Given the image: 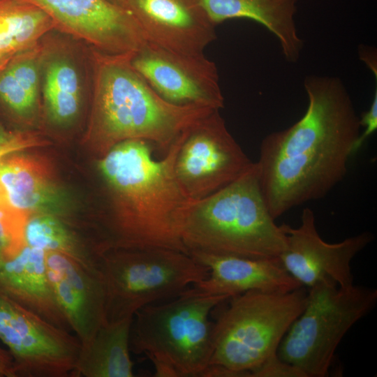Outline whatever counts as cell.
Here are the masks:
<instances>
[{
  "label": "cell",
  "instance_id": "cell-1",
  "mask_svg": "<svg viewBox=\"0 0 377 377\" xmlns=\"http://www.w3.org/2000/svg\"><path fill=\"white\" fill-rule=\"evenodd\" d=\"M305 113L291 126L265 136L256 162L272 216L325 197L343 180L360 134V117L340 78L307 76Z\"/></svg>",
  "mask_w": 377,
  "mask_h": 377
},
{
  "label": "cell",
  "instance_id": "cell-2",
  "mask_svg": "<svg viewBox=\"0 0 377 377\" xmlns=\"http://www.w3.org/2000/svg\"><path fill=\"white\" fill-rule=\"evenodd\" d=\"M152 143L131 139L103 154L98 167L108 202L105 248H165L189 255L179 232L180 221L191 201L174 172L177 138L160 160Z\"/></svg>",
  "mask_w": 377,
  "mask_h": 377
},
{
  "label": "cell",
  "instance_id": "cell-3",
  "mask_svg": "<svg viewBox=\"0 0 377 377\" xmlns=\"http://www.w3.org/2000/svg\"><path fill=\"white\" fill-rule=\"evenodd\" d=\"M134 52L92 48L89 133L104 154L126 140H147L165 152L188 126L217 110L181 107L163 100L134 68Z\"/></svg>",
  "mask_w": 377,
  "mask_h": 377
},
{
  "label": "cell",
  "instance_id": "cell-4",
  "mask_svg": "<svg viewBox=\"0 0 377 377\" xmlns=\"http://www.w3.org/2000/svg\"><path fill=\"white\" fill-rule=\"evenodd\" d=\"M179 232L188 251L249 258H279L286 235L266 205L256 163L217 191L191 200Z\"/></svg>",
  "mask_w": 377,
  "mask_h": 377
},
{
  "label": "cell",
  "instance_id": "cell-5",
  "mask_svg": "<svg viewBox=\"0 0 377 377\" xmlns=\"http://www.w3.org/2000/svg\"><path fill=\"white\" fill-rule=\"evenodd\" d=\"M307 290H250L225 300L213 323V351L203 376L240 377L277 353L302 313Z\"/></svg>",
  "mask_w": 377,
  "mask_h": 377
},
{
  "label": "cell",
  "instance_id": "cell-6",
  "mask_svg": "<svg viewBox=\"0 0 377 377\" xmlns=\"http://www.w3.org/2000/svg\"><path fill=\"white\" fill-rule=\"evenodd\" d=\"M230 297L187 288L172 301L142 307L133 316L130 351L145 354L155 376H203L213 351L209 316Z\"/></svg>",
  "mask_w": 377,
  "mask_h": 377
},
{
  "label": "cell",
  "instance_id": "cell-7",
  "mask_svg": "<svg viewBox=\"0 0 377 377\" xmlns=\"http://www.w3.org/2000/svg\"><path fill=\"white\" fill-rule=\"evenodd\" d=\"M101 272L108 322L175 298L209 276V269L190 255L165 248L109 249L101 256Z\"/></svg>",
  "mask_w": 377,
  "mask_h": 377
},
{
  "label": "cell",
  "instance_id": "cell-8",
  "mask_svg": "<svg viewBox=\"0 0 377 377\" xmlns=\"http://www.w3.org/2000/svg\"><path fill=\"white\" fill-rule=\"evenodd\" d=\"M377 290L320 282L309 288L304 309L279 346V357L306 377L328 376L335 351L348 331L374 309Z\"/></svg>",
  "mask_w": 377,
  "mask_h": 377
},
{
  "label": "cell",
  "instance_id": "cell-9",
  "mask_svg": "<svg viewBox=\"0 0 377 377\" xmlns=\"http://www.w3.org/2000/svg\"><path fill=\"white\" fill-rule=\"evenodd\" d=\"M177 141L174 172L191 200L222 188L253 164L229 132L219 110L196 119L182 131Z\"/></svg>",
  "mask_w": 377,
  "mask_h": 377
},
{
  "label": "cell",
  "instance_id": "cell-10",
  "mask_svg": "<svg viewBox=\"0 0 377 377\" xmlns=\"http://www.w3.org/2000/svg\"><path fill=\"white\" fill-rule=\"evenodd\" d=\"M0 339L17 377L71 376L80 348L76 336L1 293Z\"/></svg>",
  "mask_w": 377,
  "mask_h": 377
},
{
  "label": "cell",
  "instance_id": "cell-11",
  "mask_svg": "<svg viewBox=\"0 0 377 377\" xmlns=\"http://www.w3.org/2000/svg\"><path fill=\"white\" fill-rule=\"evenodd\" d=\"M131 63L169 103L217 110L224 106L216 65L204 53H184L147 40L133 54Z\"/></svg>",
  "mask_w": 377,
  "mask_h": 377
},
{
  "label": "cell",
  "instance_id": "cell-12",
  "mask_svg": "<svg viewBox=\"0 0 377 377\" xmlns=\"http://www.w3.org/2000/svg\"><path fill=\"white\" fill-rule=\"evenodd\" d=\"M281 226L286 235V248L279 260L303 287L324 281L343 288L353 285L350 263L374 240L371 233L364 232L337 243L325 242L317 230L314 212L309 207L303 209L298 227Z\"/></svg>",
  "mask_w": 377,
  "mask_h": 377
},
{
  "label": "cell",
  "instance_id": "cell-13",
  "mask_svg": "<svg viewBox=\"0 0 377 377\" xmlns=\"http://www.w3.org/2000/svg\"><path fill=\"white\" fill-rule=\"evenodd\" d=\"M27 1L52 19L55 29L103 52H135L147 40L132 15L108 0Z\"/></svg>",
  "mask_w": 377,
  "mask_h": 377
},
{
  "label": "cell",
  "instance_id": "cell-14",
  "mask_svg": "<svg viewBox=\"0 0 377 377\" xmlns=\"http://www.w3.org/2000/svg\"><path fill=\"white\" fill-rule=\"evenodd\" d=\"M147 40L163 47L188 53H204L216 38V26L199 0H121Z\"/></svg>",
  "mask_w": 377,
  "mask_h": 377
},
{
  "label": "cell",
  "instance_id": "cell-15",
  "mask_svg": "<svg viewBox=\"0 0 377 377\" xmlns=\"http://www.w3.org/2000/svg\"><path fill=\"white\" fill-rule=\"evenodd\" d=\"M45 253L47 276L56 301L80 343H86L105 320L103 277L62 253Z\"/></svg>",
  "mask_w": 377,
  "mask_h": 377
},
{
  "label": "cell",
  "instance_id": "cell-16",
  "mask_svg": "<svg viewBox=\"0 0 377 377\" xmlns=\"http://www.w3.org/2000/svg\"><path fill=\"white\" fill-rule=\"evenodd\" d=\"M189 255L209 269L208 277L193 284L205 295L233 296L250 290L288 292L302 286L279 258H249L191 251Z\"/></svg>",
  "mask_w": 377,
  "mask_h": 377
},
{
  "label": "cell",
  "instance_id": "cell-17",
  "mask_svg": "<svg viewBox=\"0 0 377 377\" xmlns=\"http://www.w3.org/2000/svg\"><path fill=\"white\" fill-rule=\"evenodd\" d=\"M0 293L49 323L70 329L51 288L43 250L25 245L0 265Z\"/></svg>",
  "mask_w": 377,
  "mask_h": 377
},
{
  "label": "cell",
  "instance_id": "cell-18",
  "mask_svg": "<svg viewBox=\"0 0 377 377\" xmlns=\"http://www.w3.org/2000/svg\"><path fill=\"white\" fill-rule=\"evenodd\" d=\"M0 188L7 205L28 212L62 211L64 195L39 161L16 153L0 158Z\"/></svg>",
  "mask_w": 377,
  "mask_h": 377
},
{
  "label": "cell",
  "instance_id": "cell-19",
  "mask_svg": "<svg viewBox=\"0 0 377 377\" xmlns=\"http://www.w3.org/2000/svg\"><path fill=\"white\" fill-rule=\"evenodd\" d=\"M212 22L246 18L264 26L277 38L289 62H296L303 48L296 23L297 0H199Z\"/></svg>",
  "mask_w": 377,
  "mask_h": 377
},
{
  "label": "cell",
  "instance_id": "cell-20",
  "mask_svg": "<svg viewBox=\"0 0 377 377\" xmlns=\"http://www.w3.org/2000/svg\"><path fill=\"white\" fill-rule=\"evenodd\" d=\"M43 44L40 89L46 112L53 123L66 125L75 119L80 109L81 75L75 61L64 48L47 41Z\"/></svg>",
  "mask_w": 377,
  "mask_h": 377
},
{
  "label": "cell",
  "instance_id": "cell-21",
  "mask_svg": "<svg viewBox=\"0 0 377 377\" xmlns=\"http://www.w3.org/2000/svg\"><path fill=\"white\" fill-rule=\"evenodd\" d=\"M133 318L105 320L89 341L80 343L71 376H133L129 346Z\"/></svg>",
  "mask_w": 377,
  "mask_h": 377
},
{
  "label": "cell",
  "instance_id": "cell-22",
  "mask_svg": "<svg viewBox=\"0 0 377 377\" xmlns=\"http://www.w3.org/2000/svg\"><path fill=\"white\" fill-rule=\"evenodd\" d=\"M42 40L14 55L0 73V103L22 119L36 112L40 90Z\"/></svg>",
  "mask_w": 377,
  "mask_h": 377
},
{
  "label": "cell",
  "instance_id": "cell-23",
  "mask_svg": "<svg viewBox=\"0 0 377 377\" xmlns=\"http://www.w3.org/2000/svg\"><path fill=\"white\" fill-rule=\"evenodd\" d=\"M55 29L52 19L27 0H0V55L12 57Z\"/></svg>",
  "mask_w": 377,
  "mask_h": 377
},
{
  "label": "cell",
  "instance_id": "cell-24",
  "mask_svg": "<svg viewBox=\"0 0 377 377\" xmlns=\"http://www.w3.org/2000/svg\"><path fill=\"white\" fill-rule=\"evenodd\" d=\"M24 241L29 246L62 253L91 272L100 274L101 253L87 249L76 233L52 214H31L24 228Z\"/></svg>",
  "mask_w": 377,
  "mask_h": 377
},
{
  "label": "cell",
  "instance_id": "cell-25",
  "mask_svg": "<svg viewBox=\"0 0 377 377\" xmlns=\"http://www.w3.org/2000/svg\"><path fill=\"white\" fill-rule=\"evenodd\" d=\"M31 214L0 206V265L25 245L24 228Z\"/></svg>",
  "mask_w": 377,
  "mask_h": 377
},
{
  "label": "cell",
  "instance_id": "cell-26",
  "mask_svg": "<svg viewBox=\"0 0 377 377\" xmlns=\"http://www.w3.org/2000/svg\"><path fill=\"white\" fill-rule=\"evenodd\" d=\"M251 377H306L297 367L285 362L276 353L249 373Z\"/></svg>",
  "mask_w": 377,
  "mask_h": 377
},
{
  "label": "cell",
  "instance_id": "cell-27",
  "mask_svg": "<svg viewBox=\"0 0 377 377\" xmlns=\"http://www.w3.org/2000/svg\"><path fill=\"white\" fill-rule=\"evenodd\" d=\"M360 126L364 128L362 133H360L357 139L353 148V154L362 146L366 140L373 134L377 129V90L375 94L370 108L364 112L360 117Z\"/></svg>",
  "mask_w": 377,
  "mask_h": 377
},
{
  "label": "cell",
  "instance_id": "cell-28",
  "mask_svg": "<svg viewBox=\"0 0 377 377\" xmlns=\"http://www.w3.org/2000/svg\"><path fill=\"white\" fill-rule=\"evenodd\" d=\"M27 141L24 133L7 129L0 121V158L22 148Z\"/></svg>",
  "mask_w": 377,
  "mask_h": 377
},
{
  "label": "cell",
  "instance_id": "cell-29",
  "mask_svg": "<svg viewBox=\"0 0 377 377\" xmlns=\"http://www.w3.org/2000/svg\"><path fill=\"white\" fill-rule=\"evenodd\" d=\"M0 377H17L12 355L1 347H0Z\"/></svg>",
  "mask_w": 377,
  "mask_h": 377
},
{
  "label": "cell",
  "instance_id": "cell-30",
  "mask_svg": "<svg viewBox=\"0 0 377 377\" xmlns=\"http://www.w3.org/2000/svg\"><path fill=\"white\" fill-rule=\"evenodd\" d=\"M373 50H370L368 47L362 48L360 53L361 54V59L369 66V68L373 71L374 73H375V77L376 78L377 73L376 68L374 67V65L371 62V59H374V54L370 57L371 53Z\"/></svg>",
  "mask_w": 377,
  "mask_h": 377
},
{
  "label": "cell",
  "instance_id": "cell-31",
  "mask_svg": "<svg viewBox=\"0 0 377 377\" xmlns=\"http://www.w3.org/2000/svg\"><path fill=\"white\" fill-rule=\"evenodd\" d=\"M12 57L0 55V73L6 67Z\"/></svg>",
  "mask_w": 377,
  "mask_h": 377
},
{
  "label": "cell",
  "instance_id": "cell-32",
  "mask_svg": "<svg viewBox=\"0 0 377 377\" xmlns=\"http://www.w3.org/2000/svg\"><path fill=\"white\" fill-rule=\"evenodd\" d=\"M0 206H8V207H9V206L7 205V203H6L5 199H4V197H3V193H2V191H1V188H0Z\"/></svg>",
  "mask_w": 377,
  "mask_h": 377
},
{
  "label": "cell",
  "instance_id": "cell-33",
  "mask_svg": "<svg viewBox=\"0 0 377 377\" xmlns=\"http://www.w3.org/2000/svg\"><path fill=\"white\" fill-rule=\"evenodd\" d=\"M108 1H110L112 3L118 6H119V3H120V1H121V0H108Z\"/></svg>",
  "mask_w": 377,
  "mask_h": 377
}]
</instances>
